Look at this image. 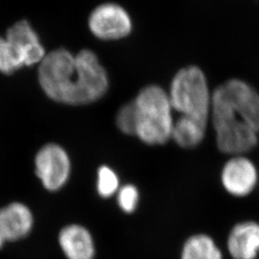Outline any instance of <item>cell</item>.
<instances>
[{
    "mask_svg": "<svg viewBox=\"0 0 259 259\" xmlns=\"http://www.w3.org/2000/svg\"><path fill=\"white\" fill-rule=\"evenodd\" d=\"M38 81L49 98L69 105L94 102L109 88L107 71L88 49L77 55L63 48L48 53L39 63Z\"/></svg>",
    "mask_w": 259,
    "mask_h": 259,
    "instance_id": "obj_1",
    "label": "cell"
},
{
    "mask_svg": "<svg viewBox=\"0 0 259 259\" xmlns=\"http://www.w3.org/2000/svg\"><path fill=\"white\" fill-rule=\"evenodd\" d=\"M210 113L222 153L240 156L257 145L259 94L249 83L231 79L217 87Z\"/></svg>",
    "mask_w": 259,
    "mask_h": 259,
    "instance_id": "obj_2",
    "label": "cell"
},
{
    "mask_svg": "<svg viewBox=\"0 0 259 259\" xmlns=\"http://www.w3.org/2000/svg\"><path fill=\"white\" fill-rule=\"evenodd\" d=\"M136 106V135L149 145H162L171 138L172 106L166 92L157 84H149L134 100Z\"/></svg>",
    "mask_w": 259,
    "mask_h": 259,
    "instance_id": "obj_3",
    "label": "cell"
},
{
    "mask_svg": "<svg viewBox=\"0 0 259 259\" xmlns=\"http://www.w3.org/2000/svg\"><path fill=\"white\" fill-rule=\"evenodd\" d=\"M169 99L172 109L206 126L211 109V96L203 70L190 65L184 67L172 80Z\"/></svg>",
    "mask_w": 259,
    "mask_h": 259,
    "instance_id": "obj_4",
    "label": "cell"
},
{
    "mask_svg": "<svg viewBox=\"0 0 259 259\" xmlns=\"http://www.w3.org/2000/svg\"><path fill=\"white\" fill-rule=\"evenodd\" d=\"M35 170L47 190L58 191L65 186L70 177V158L61 146L53 143L47 144L37 152Z\"/></svg>",
    "mask_w": 259,
    "mask_h": 259,
    "instance_id": "obj_5",
    "label": "cell"
},
{
    "mask_svg": "<svg viewBox=\"0 0 259 259\" xmlns=\"http://www.w3.org/2000/svg\"><path fill=\"white\" fill-rule=\"evenodd\" d=\"M89 26L98 38L111 40L126 37L132 31V19L128 12L115 3H105L93 10Z\"/></svg>",
    "mask_w": 259,
    "mask_h": 259,
    "instance_id": "obj_6",
    "label": "cell"
},
{
    "mask_svg": "<svg viewBox=\"0 0 259 259\" xmlns=\"http://www.w3.org/2000/svg\"><path fill=\"white\" fill-rule=\"evenodd\" d=\"M224 189L235 198H245L258 184V171L248 157L234 156L226 162L221 173Z\"/></svg>",
    "mask_w": 259,
    "mask_h": 259,
    "instance_id": "obj_7",
    "label": "cell"
},
{
    "mask_svg": "<svg viewBox=\"0 0 259 259\" xmlns=\"http://www.w3.org/2000/svg\"><path fill=\"white\" fill-rule=\"evenodd\" d=\"M34 226V216L26 204L14 202L0 208V250L8 242L26 237Z\"/></svg>",
    "mask_w": 259,
    "mask_h": 259,
    "instance_id": "obj_8",
    "label": "cell"
},
{
    "mask_svg": "<svg viewBox=\"0 0 259 259\" xmlns=\"http://www.w3.org/2000/svg\"><path fill=\"white\" fill-rule=\"evenodd\" d=\"M5 38L15 48L24 66L39 64L47 55L36 32L26 20L11 26Z\"/></svg>",
    "mask_w": 259,
    "mask_h": 259,
    "instance_id": "obj_9",
    "label": "cell"
},
{
    "mask_svg": "<svg viewBox=\"0 0 259 259\" xmlns=\"http://www.w3.org/2000/svg\"><path fill=\"white\" fill-rule=\"evenodd\" d=\"M232 259H256L259 254V223L243 221L232 227L227 240Z\"/></svg>",
    "mask_w": 259,
    "mask_h": 259,
    "instance_id": "obj_10",
    "label": "cell"
},
{
    "mask_svg": "<svg viewBox=\"0 0 259 259\" xmlns=\"http://www.w3.org/2000/svg\"><path fill=\"white\" fill-rule=\"evenodd\" d=\"M59 245L67 259H94L96 254L93 234L82 225L71 224L59 233Z\"/></svg>",
    "mask_w": 259,
    "mask_h": 259,
    "instance_id": "obj_11",
    "label": "cell"
},
{
    "mask_svg": "<svg viewBox=\"0 0 259 259\" xmlns=\"http://www.w3.org/2000/svg\"><path fill=\"white\" fill-rule=\"evenodd\" d=\"M181 259H224V255L210 235L198 233L191 235L184 243Z\"/></svg>",
    "mask_w": 259,
    "mask_h": 259,
    "instance_id": "obj_12",
    "label": "cell"
},
{
    "mask_svg": "<svg viewBox=\"0 0 259 259\" xmlns=\"http://www.w3.org/2000/svg\"><path fill=\"white\" fill-rule=\"evenodd\" d=\"M206 126L189 117L180 116L174 121L171 138L183 148H193L204 138Z\"/></svg>",
    "mask_w": 259,
    "mask_h": 259,
    "instance_id": "obj_13",
    "label": "cell"
},
{
    "mask_svg": "<svg viewBox=\"0 0 259 259\" xmlns=\"http://www.w3.org/2000/svg\"><path fill=\"white\" fill-rule=\"evenodd\" d=\"M120 188V181L117 174L111 167L103 165L97 172L96 189L103 199H109L117 193Z\"/></svg>",
    "mask_w": 259,
    "mask_h": 259,
    "instance_id": "obj_14",
    "label": "cell"
},
{
    "mask_svg": "<svg viewBox=\"0 0 259 259\" xmlns=\"http://www.w3.org/2000/svg\"><path fill=\"white\" fill-rule=\"evenodd\" d=\"M24 65L19 54L5 37H0V72L12 74Z\"/></svg>",
    "mask_w": 259,
    "mask_h": 259,
    "instance_id": "obj_15",
    "label": "cell"
},
{
    "mask_svg": "<svg viewBox=\"0 0 259 259\" xmlns=\"http://www.w3.org/2000/svg\"><path fill=\"white\" fill-rule=\"evenodd\" d=\"M139 199L140 195L138 187L131 184L121 186L116 193V200L119 208L127 214L134 213L137 210Z\"/></svg>",
    "mask_w": 259,
    "mask_h": 259,
    "instance_id": "obj_16",
    "label": "cell"
},
{
    "mask_svg": "<svg viewBox=\"0 0 259 259\" xmlns=\"http://www.w3.org/2000/svg\"><path fill=\"white\" fill-rule=\"evenodd\" d=\"M116 125L124 134L136 135V106L134 100L124 104L119 109L116 115Z\"/></svg>",
    "mask_w": 259,
    "mask_h": 259,
    "instance_id": "obj_17",
    "label": "cell"
}]
</instances>
